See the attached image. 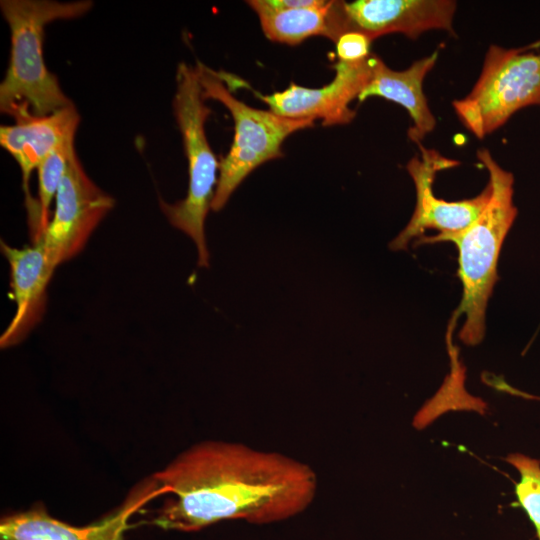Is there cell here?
<instances>
[{
  "instance_id": "6da1fadb",
  "label": "cell",
  "mask_w": 540,
  "mask_h": 540,
  "mask_svg": "<svg viewBox=\"0 0 540 540\" xmlns=\"http://www.w3.org/2000/svg\"><path fill=\"white\" fill-rule=\"evenodd\" d=\"M169 498L154 523L195 532L225 520L272 524L295 517L313 502L315 471L286 455L242 443L205 441L154 475Z\"/></svg>"
},
{
  "instance_id": "9a60e30c",
  "label": "cell",
  "mask_w": 540,
  "mask_h": 540,
  "mask_svg": "<svg viewBox=\"0 0 540 540\" xmlns=\"http://www.w3.org/2000/svg\"><path fill=\"white\" fill-rule=\"evenodd\" d=\"M254 11L263 33L274 42L297 45L309 37L324 36L336 43L340 37L337 1L318 0L298 9Z\"/></svg>"
},
{
  "instance_id": "4fadbf2b",
  "label": "cell",
  "mask_w": 540,
  "mask_h": 540,
  "mask_svg": "<svg viewBox=\"0 0 540 540\" xmlns=\"http://www.w3.org/2000/svg\"><path fill=\"white\" fill-rule=\"evenodd\" d=\"M159 489L145 488L125 505L96 523L73 526L49 515L42 504L5 515L0 522V540H124L128 518Z\"/></svg>"
},
{
  "instance_id": "9c48e42d",
  "label": "cell",
  "mask_w": 540,
  "mask_h": 540,
  "mask_svg": "<svg viewBox=\"0 0 540 540\" xmlns=\"http://www.w3.org/2000/svg\"><path fill=\"white\" fill-rule=\"evenodd\" d=\"M377 55L370 54L358 62L337 61L334 79L321 88H306L290 83L287 89L256 97L275 114L292 119H320L324 126L344 125L356 116L350 103L358 99L372 76Z\"/></svg>"
},
{
  "instance_id": "7c38bea8",
  "label": "cell",
  "mask_w": 540,
  "mask_h": 540,
  "mask_svg": "<svg viewBox=\"0 0 540 540\" xmlns=\"http://www.w3.org/2000/svg\"><path fill=\"white\" fill-rule=\"evenodd\" d=\"M1 250L10 266L11 298L16 310L0 337L2 348L22 341L41 320L46 306V290L57 265L41 241L14 248L1 241Z\"/></svg>"
},
{
  "instance_id": "ba28073f",
  "label": "cell",
  "mask_w": 540,
  "mask_h": 540,
  "mask_svg": "<svg viewBox=\"0 0 540 540\" xmlns=\"http://www.w3.org/2000/svg\"><path fill=\"white\" fill-rule=\"evenodd\" d=\"M421 156H414L406 165L416 190V204L407 226L390 243L392 250H404L427 229L439 231L436 236L459 233L469 227L483 212L491 197L488 181L483 191L474 198L446 201L433 193V182L438 171L454 167L458 162L445 158L436 150L418 145Z\"/></svg>"
},
{
  "instance_id": "8fae6325",
  "label": "cell",
  "mask_w": 540,
  "mask_h": 540,
  "mask_svg": "<svg viewBox=\"0 0 540 540\" xmlns=\"http://www.w3.org/2000/svg\"><path fill=\"white\" fill-rule=\"evenodd\" d=\"M79 120L75 106L71 105L46 116L28 114L15 119L13 125L0 128V144L21 170L31 230H35L38 218L37 200L29 189L31 174L55 148L75 139Z\"/></svg>"
},
{
  "instance_id": "7a4b0ae2",
  "label": "cell",
  "mask_w": 540,
  "mask_h": 540,
  "mask_svg": "<svg viewBox=\"0 0 540 540\" xmlns=\"http://www.w3.org/2000/svg\"><path fill=\"white\" fill-rule=\"evenodd\" d=\"M477 159L489 173L491 197L481 215L465 230L444 236L421 237L417 244L451 241L459 252L458 275L462 300L452 321L465 316L459 338L466 345L479 344L486 329V309L497 281V264L503 242L517 215L513 204L512 173L503 169L488 149L477 151Z\"/></svg>"
},
{
  "instance_id": "5bb4252c",
  "label": "cell",
  "mask_w": 540,
  "mask_h": 540,
  "mask_svg": "<svg viewBox=\"0 0 540 540\" xmlns=\"http://www.w3.org/2000/svg\"><path fill=\"white\" fill-rule=\"evenodd\" d=\"M438 58V52L415 61L402 71L389 68L376 56L372 76L358 100L364 101L370 96H380L403 106L409 113L413 125L408 129L411 141L421 145L427 134L436 125L423 92V81L433 69Z\"/></svg>"
},
{
  "instance_id": "8992f818",
  "label": "cell",
  "mask_w": 540,
  "mask_h": 540,
  "mask_svg": "<svg viewBox=\"0 0 540 540\" xmlns=\"http://www.w3.org/2000/svg\"><path fill=\"white\" fill-rule=\"evenodd\" d=\"M533 46L490 45L472 90L453 101L459 120L477 138L497 130L518 110L540 105V53L529 51Z\"/></svg>"
},
{
  "instance_id": "d6986e66",
  "label": "cell",
  "mask_w": 540,
  "mask_h": 540,
  "mask_svg": "<svg viewBox=\"0 0 540 540\" xmlns=\"http://www.w3.org/2000/svg\"><path fill=\"white\" fill-rule=\"evenodd\" d=\"M486 381L488 382V384L496 387L498 390H502V391L508 392L510 394H513V395L522 396V397L527 398V399H533V400L540 401V396H533V395L524 393V392H522V391H520L518 389H515V388L511 387L510 385H508L504 381H499V380L495 379V377H494V380L486 379Z\"/></svg>"
},
{
  "instance_id": "30bf717a",
  "label": "cell",
  "mask_w": 540,
  "mask_h": 540,
  "mask_svg": "<svg viewBox=\"0 0 540 540\" xmlns=\"http://www.w3.org/2000/svg\"><path fill=\"white\" fill-rule=\"evenodd\" d=\"M456 6L450 0L337 1L340 36L358 32L373 41L390 33L417 38L429 30L456 35L453 28Z\"/></svg>"
},
{
  "instance_id": "277c9868",
  "label": "cell",
  "mask_w": 540,
  "mask_h": 540,
  "mask_svg": "<svg viewBox=\"0 0 540 540\" xmlns=\"http://www.w3.org/2000/svg\"><path fill=\"white\" fill-rule=\"evenodd\" d=\"M176 84L173 108L188 160L189 184L184 199L174 204L161 201V208L169 222L194 241L198 265L208 267L205 221L215 195L219 170V162L205 132L211 110L205 105L197 67L181 62Z\"/></svg>"
},
{
  "instance_id": "3957f363",
  "label": "cell",
  "mask_w": 540,
  "mask_h": 540,
  "mask_svg": "<svg viewBox=\"0 0 540 540\" xmlns=\"http://www.w3.org/2000/svg\"><path fill=\"white\" fill-rule=\"evenodd\" d=\"M92 1L2 0L0 7L9 25L11 51L0 84V110L14 119L28 114L46 116L74 105L63 93L57 77L43 56L45 26L55 20L77 18L88 12Z\"/></svg>"
},
{
  "instance_id": "5b68a950",
  "label": "cell",
  "mask_w": 540,
  "mask_h": 540,
  "mask_svg": "<svg viewBox=\"0 0 540 540\" xmlns=\"http://www.w3.org/2000/svg\"><path fill=\"white\" fill-rule=\"evenodd\" d=\"M204 99L222 103L234 120V138L219 162L220 176L211 209L221 210L241 182L261 164L282 157V143L292 133L312 127L311 119H292L270 110L253 108L237 99L224 85L220 72L197 62Z\"/></svg>"
},
{
  "instance_id": "e0dca14e",
  "label": "cell",
  "mask_w": 540,
  "mask_h": 540,
  "mask_svg": "<svg viewBox=\"0 0 540 540\" xmlns=\"http://www.w3.org/2000/svg\"><path fill=\"white\" fill-rule=\"evenodd\" d=\"M505 461L519 473L520 479L515 493L540 540V460L521 453H512L505 457Z\"/></svg>"
},
{
  "instance_id": "2e32d148",
  "label": "cell",
  "mask_w": 540,
  "mask_h": 540,
  "mask_svg": "<svg viewBox=\"0 0 540 540\" xmlns=\"http://www.w3.org/2000/svg\"><path fill=\"white\" fill-rule=\"evenodd\" d=\"M75 151L74 139L69 140L49 153L37 168L38 172V219L37 229L32 241H37L50 222V204L55 198L58 187Z\"/></svg>"
},
{
  "instance_id": "52a82bcc",
  "label": "cell",
  "mask_w": 540,
  "mask_h": 540,
  "mask_svg": "<svg viewBox=\"0 0 540 540\" xmlns=\"http://www.w3.org/2000/svg\"><path fill=\"white\" fill-rule=\"evenodd\" d=\"M114 203L88 177L74 151L55 196L53 215L37 241L58 266L84 247Z\"/></svg>"
},
{
  "instance_id": "ac0fdd59",
  "label": "cell",
  "mask_w": 540,
  "mask_h": 540,
  "mask_svg": "<svg viewBox=\"0 0 540 540\" xmlns=\"http://www.w3.org/2000/svg\"><path fill=\"white\" fill-rule=\"evenodd\" d=\"M372 40L358 32H348L336 41V52L339 61L358 62L366 59L370 53Z\"/></svg>"
}]
</instances>
